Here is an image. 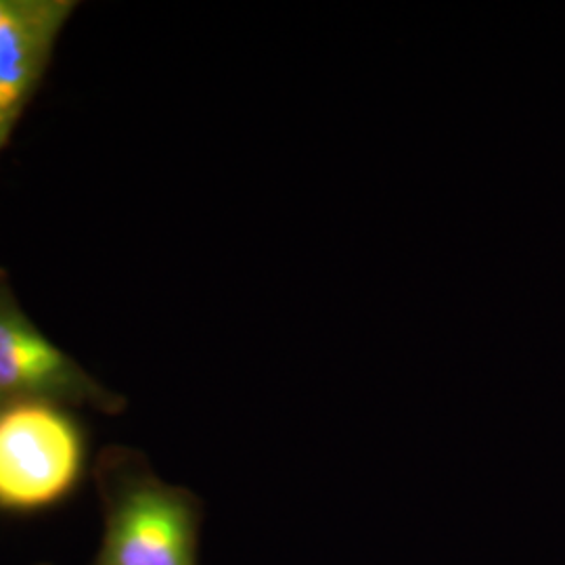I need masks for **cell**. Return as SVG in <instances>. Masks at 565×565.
Segmentation results:
<instances>
[{
	"label": "cell",
	"instance_id": "obj_1",
	"mask_svg": "<svg viewBox=\"0 0 565 565\" xmlns=\"http://www.w3.org/2000/svg\"><path fill=\"white\" fill-rule=\"evenodd\" d=\"M107 527L97 565H198L200 505L132 455L114 457Z\"/></svg>",
	"mask_w": 565,
	"mask_h": 565
},
{
	"label": "cell",
	"instance_id": "obj_2",
	"mask_svg": "<svg viewBox=\"0 0 565 565\" xmlns=\"http://www.w3.org/2000/svg\"><path fill=\"white\" fill-rule=\"evenodd\" d=\"M84 440L65 406L18 398L0 411V509L61 501L81 478Z\"/></svg>",
	"mask_w": 565,
	"mask_h": 565
},
{
	"label": "cell",
	"instance_id": "obj_3",
	"mask_svg": "<svg viewBox=\"0 0 565 565\" xmlns=\"http://www.w3.org/2000/svg\"><path fill=\"white\" fill-rule=\"evenodd\" d=\"M0 390L18 401L95 406L118 413L121 398L76 359L51 342L23 310L9 275L0 268Z\"/></svg>",
	"mask_w": 565,
	"mask_h": 565
},
{
	"label": "cell",
	"instance_id": "obj_4",
	"mask_svg": "<svg viewBox=\"0 0 565 565\" xmlns=\"http://www.w3.org/2000/svg\"><path fill=\"white\" fill-rule=\"evenodd\" d=\"M76 0H0V153L49 70Z\"/></svg>",
	"mask_w": 565,
	"mask_h": 565
},
{
	"label": "cell",
	"instance_id": "obj_5",
	"mask_svg": "<svg viewBox=\"0 0 565 565\" xmlns=\"http://www.w3.org/2000/svg\"><path fill=\"white\" fill-rule=\"evenodd\" d=\"M11 401H13V398H9V396H7V394L0 390V411H2L7 404L11 403Z\"/></svg>",
	"mask_w": 565,
	"mask_h": 565
}]
</instances>
